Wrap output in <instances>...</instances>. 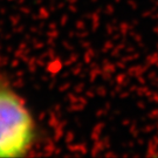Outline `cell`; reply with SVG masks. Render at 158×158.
Returning a JSON list of instances; mask_svg holds the SVG:
<instances>
[{
  "label": "cell",
  "instance_id": "6da1fadb",
  "mask_svg": "<svg viewBox=\"0 0 158 158\" xmlns=\"http://www.w3.org/2000/svg\"><path fill=\"white\" fill-rule=\"evenodd\" d=\"M38 139L33 114L7 74L0 73V158L25 157Z\"/></svg>",
  "mask_w": 158,
  "mask_h": 158
}]
</instances>
